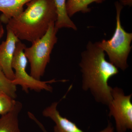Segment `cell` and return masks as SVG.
<instances>
[{
  "label": "cell",
  "mask_w": 132,
  "mask_h": 132,
  "mask_svg": "<svg viewBox=\"0 0 132 132\" xmlns=\"http://www.w3.org/2000/svg\"><path fill=\"white\" fill-rule=\"evenodd\" d=\"M5 33L4 28L2 24V22L0 21V39L2 38Z\"/></svg>",
  "instance_id": "obj_16"
},
{
  "label": "cell",
  "mask_w": 132,
  "mask_h": 132,
  "mask_svg": "<svg viewBox=\"0 0 132 132\" xmlns=\"http://www.w3.org/2000/svg\"><path fill=\"white\" fill-rule=\"evenodd\" d=\"M58 29L55 23L50 25L46 34L41 38L32 43L30 47H26L24 54L31 66V75L40 80L50 62V54L57 43Z\"/></svg>",
  "instance_id": "obj_4"
},
{
  "label": "cell",
  "mask_w": 132,
  "mask_h": 132,
  "mask_svg": "<svg viewBox=\"0 0 132 132\" xmlns=\"http://www.w3.org/2000/svg\"><path fill=\"white\" fill-rule=\"evenodd\" d=\"M26 47L20 41L16 44L12 64V68L15 71L14 78L12 80L14 84L20 86L22 90L27 93H28L29 90L38 92L46 90L52 92L53 88L50 84L58 81L63 82L67 81L66 80L57 81L55 79L42 81L36 79L29 75L26 69L28 62L24 52Z\"/></svg>",
  "instance_id": "obj_5"
},
{
  "label": "cell",
  "mask_w": 132,
  "mask_h": 132,
  "mask_svg": "<svg viewBox=\"0 0 132 132\" xmlns=\"http://www.w3.org/2000/svg\"><path fill=\"white\" fill-rule=\"evenodd\" d=\"M59 102H54L45 109L42 112L43 116L49 118L55 124L54 132H85L75 123L65 117H63L57 109ZM114 127L109 121L106 127L98 132H114Z\"/></svg>",
  "instance_id": "obj_7"
},
{
  "label": "cell",
  "mask_w": 132,
  "mask_h": 132,
  "mask_svg": "<svg viewBox=\"0 0 132 132\" xmlns=\"http://www.w3.org/2000/svg\"><path fill=\"white\" fill-rule=\"evenodd\" d=\"M119 2L123 6L131 7L132 5V0H120Z\"/></svg>",
  "instance_id": "obj_15"
},
{
  "label": "cell",
  "mask_w": 132,
  "mask_h": 132,
  "mask_svg": "<svg viewBox=\"0 0 132 132\" xmlns=\"http://www.w3.org/2000/svg\"><path fill=\"white\" fill-rule=\"evenodd\" d=\"M6 29V39L0 45V67L6 77L13 80L14 73L12 68V62L16 44L20 40L7 27Z\"/></svg>",
  "instance_id": "obj_8"
},
{
  "label": "cell",
  "mask_w": 132,
  "mask_h": 132,
  "mask_svg": "<svg viewBox=\"0 0 132 132\" xmlns=\"http://www.w3.org/2000/svg\"><path fill=\"white\" fill-rule=\"evenodd\" d=\"M16 92V86L13 84V81L6 77L0 67V93L7 95L15 99Z\"/></svg>",
  "instance_id": "obj_13"
},
{
  "label": "cell",
  "mask_w": 132,
  "mask_h": 132,
  "mask_svg": "<svg viewBox=\"0 0 132 132\" xmlns=\"http://www.w3.org/2000/svg\"><path fill=\"white\" fill-rule=\"evenodd\" d=\"M111 95L112 100L108 105V116L114 119L116 131L132 130V94L126 95L122 88L116 87L112 88Z\"/></svg>",
  "instance_id": "obj_6"
},
{
  "label": "cell",
  "mask_w": 132,
  "mask_h": 132,
  "mask_svg": "<svg viewBox=\"0 0 132 132\" xmlns=\"http://www.w3.org/2000/svg\"><path fill=\"white\" fill-rule=\"evenodd\" d=\"M19 16L9 21L6 27L19 40L32 43L42 37L57 15L54 0H32Z\"/></svg>",
  "instance_id": "obj_2"
},
{
  "label": "cell",
  "mask_w": 132,
  "mask_h": 132,
  "mask_svg": "<svg viewBox=\"0 0 132 132\" xmlns=\"http://www.w3.org/2000/svg\"><path fill=\"white\" fill-rule=\"evenodd\" d=\"M82 73V88L90 91L97 102L108 105L112 100V87L109 80L118 74V69L105 59L98 42L89 41L81 53L79 64Z\"/></svg>",
  "instance_id": "obj_1"
},
{
  "label": "cell",
  "mask_w": 132,
  "mask_h": 132,
  "mask_svg": "<svg viewBox=\"0 0 132 132\" xmlns=\"http://www.w3.org/2000/svg\"><path fill=\"white\" fill-rule=\"evenodd\" d=\"M22 104L15 102L14 106L7 113L0 117V132H21L19 116L22 109Z\"/></svg>",
  "instance_id": "obj_10"
},
{
  "label": "cell",
  "mask_w": 132,
  "mask_h": 132,
  "mask_svg": "<svg viewBox=\"0 0 132 132\" xmlns=\"http://www.w3.org/2000/svg\"><path fill=\"white\" fill-rule=\"evenodd\" d=\"M32 0H0V21L7 24L10 19L19 16L24 11L23 7Z\"/></svg>",
  "instance_id": "obj_9"
},
{
  "label": "cell",
  "mask_w": 132,
  "mask_h": 132,
  "mask_svg": "<svg viewBox=\"0 0 132 132\" xmlns=\"http://www.w3.org/2000/svg\"><path fill=\"white\" fill-rule=\"evenodd\" d=\"M15 99L4 94L0 93V116L7 113L14 106Z\"/></svg>",
  "instance_id": "obj_14"
},
{
  "label": "cell",
  "mask_w": 132,
  "mask_h": 132,
  "mask_svg": "<svg viewBox=\"0 0 132 132\" xmlns=\"http://www.w3.org/2000/svg\"><path fill=\"white\" fill-rule=\"evenodd\" d=\"M116 12V25L112 37L108 40L98 42L99 46L108 55L109 62L118 69L125 71L128 68V58L131 49L132 33L125 31L121 25L120 14L123 6L114 3Z\"/></svg>",
  "instance_id": "obj_3"
},
{
  "label": "cell",
  "mask_w": 132,
  "mask_h": 132,
  "mask_svg": "<svg viewBox=\"0 0 132 132\" xmlns=\"http://www.w3.org/2000/svg\"><path fill=\"white\" fill-rule=\"evenodd\" d=\"M67 1V0H54L57 15L55 27L58 30L62 28H67L77 30V27L68 14L66 9Z\"/></svg>",
  "instance_id": "obj_11"
},
{
  "label": "cell",
  "mask_w": 132,
  "mask_h": 132,
  "mask_svg": "<svg viewBox=\"0 0 132 132\" xmlns=\"http://www.w3.org/2000/svg\"><path fill=\"white\" fill-rule=\"evenodd\" d=\"M105 0H67L66 3V9L69 17L72 16L78 12L82 13L90 12L88 6L93 3H101Z\"/></svg>",
  "instance_id": "obj_12"
}]
</instances>
